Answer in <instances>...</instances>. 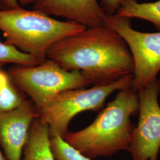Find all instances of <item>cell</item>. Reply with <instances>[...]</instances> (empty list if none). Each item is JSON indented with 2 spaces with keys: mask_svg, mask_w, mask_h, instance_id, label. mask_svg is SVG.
Segmentation results:
<instances>
[{
  "mask_svg": "<svg viewBox=\"0 0 160 160\" xmlns=\"http://www.w3.org/2000/svg\"><path fill=\"white\" fill-rule=\"evenodd\" d=\"M132 78L133 75H129L107 85L69 90L58 94L39 111L40 119L48 126L50 137L63 138L77 114L102 109L110 94L131 86Z\"/></svg>",
  "mask_w": 160,
  "mask_h": 160,
  "instance_id": "obj_5",
  "label": "cell"
},
{
  "mask_svg": "<svg viewBox=\"0 0 160 160\" xmlns=\"http://www.w3.org/2000/svg\"><path fill=\"white\" fill-rule=\"evenodd\" d=\"M33 9L63 17L86 28L105 26L107 16L98 0H34Z\"/></svg>",
  "mask_w": 160,
  "mask_h": 160,
  "instance_id": "obj_9",
  "label": "cell"
},
{
  "mask_svg": "<svg viewBox=\"0 0 160 160\" xmlns=\"http://www.w3.org/2000/svg\"><path fill=\"white\" fill-rule=\"evenodd\" d=\"M50 147L55 160H92L67 143L60 136L50 137Z\"/></svg>",
  "mask_w": 160,
  "mask_h": 160,
  "instance_id": "obj_14",
  "label": "cell"
},
{
  "mask_svg": "<svg viewBox=\"0 0 160 160\" xmlns=\"http://www.w3.org/2000/svg\"><path fill=\"white\" fill-rule=\"evenodd\" d=\"M39 110L26 100L16 109L0 112V145L7 160H21L29 131Z\"/></svg>",
  "mask_w": 160,
  "mask_h": 160,
  "instance_id": "obj_8",
  "label": "cell"
},
{
  "mask_svg": "<svg viewBox=\"0 0 160 160\" xmlns=\"http://www.w3.org/2000/svg\"><path fill=\"white\" fill-rule=\"evenodd\" d=\"M104 24L120 35L131 52L133 61L132 88L138 92L157 78L160 71V32H139L132 28L129 18L116 15H107Z\"/></svg>",
  "mask_w": 160,
  "mask_h": 160,
  "instance_id": "obj_6",
  "label": "cell"
},
{
  "mask_svg": "<svg viewBox=\"0 0 160 160\" xmlns=\"http://www.w3.org/2000/svg\"><path fill=\"white\" fill-rule=\"evenodd\" d=\"M114 15L129 19L137 18L147 20L160 31V0L141 3L137 0H122Z\"/></svg>",
  "mask_w": 160,
  "mask_h": 160,
  "instance_id": "obj_11",
  "label": "cell"
},
{
  "mask_svg": "<svg viewBox=\"0 0 160 160\" xmlns=\"http://www.w3.org/2000/svg\"><path fill=\"white\" fill-rule=\"evenodd\" d=\"M34 0H18L19 4L22 6H28L30 4H33Z\"/></svg>",
  "mask_w": 160,
  "mask_h": 160,
  "instance_id": "obj_17",
  "label": "cell"
},
{
  "mask_svg": "<svg viewBox=\"0 0 160 160\" xmlns=\"http://www.w3.org/2000/svg\"><path fill=\"white\" fill-rule=\"evenodd\" d=\"M8 74L0 67V112H8L21 106L26 100Z\"/></svg>",
  "mask_w": 160,
  "mask_h": 160,
  "instance_id": "obj_12",
  "label": "cell"
},
{
  "mask_svg": "<svg viewBox=\"0 0 160 160\" xmlns=\"http://www.w3.org/2000/svg\"><path fill=\"white\" fill-rule=\"evenodd\" d=\"M138 110V92L128 87L118 92L90 125L68 132L63 139L90 159L128 151L135 128L131 118Z\"/></svg>",
  "mask_w": 160,
  "mask_h": 160,
  "instance_id": "obj_2",
  "label": "cell"
},
{
  "mask_svg": "<svg viewBox=\"0 0 160 160\" xmlns=\"http://www.w3.org/2000/svg\"><path fill=\"white\" fill-rule=\"evenodd\" d=\"M122 0H98L104 12L108 16H113L120 7Z\"/></svg>",
  "mask_w": 160,
  "mask_h": 160,
  "instance_id": "obj_15",
  "label": "cell"
},
{
  "mask_svg": "<svg viewBox=\"0 0 160 160\" xmlns=\"http://www.w3.org/2000/svg\"><path fill=\"white\" fill-rule=\"evenodd\" d=\"M139 120L128 152L132 160H158L160 149V79L138 91Z\"/></svg>",
  "mask_w": 160,
  "mask_h": 160,
  "instance_id": "obj_7",
  "label": "cell"
},
{
  "mask_svg": "<svg viewBox=\"0 0 160 160\" xmlns=\"http://www.w3.org/2000/svg\"><path fill=\"white\" fill-rule=\"evenodd\" d=\"M86 27L71 21H60L49 15L22 7L0 10V30L5 43L24 53L45 61L47 52L53 45Z\"/></svg>",
  "mask_w": 160,
  "mask_h": 160,
  "instance_id": "obj_3",
  "label": "cell"
},
{
  "mask_svg": "<svg viewBox=\"0 0 160 160\" xmlns=\"http://www.w3.org/2000/svg\"><path fill=\"white\" fill-rule=\"evenodd\" d=\"M18 0H0L1 10H8L20 7Z\"/></svg>",
  "mask_w": 160,
  "mask_h": 160,
  "instance_id": "obj_16",
  "label": "cell"
},
{
  "mask_svg": "<svg viewBox=\"0 0 160 160\" xmlns=\"http://www.w3.org/2000/svg\"><path fill=\"white\" fill-rule=\"evenodd\" d=\"M7 71L39 111L62 92L90 86L79 71L66 70L49 59L34 66L14 65Z\"/></svg>",
  "mask_w": 160,
  "mask_h": 160,
  "instance_id": "obj_4",
  "label": "cell"
},
{
  "mask_svg": "<svg viewBox=\"0 0 160 160\" xmlns=\"http://www.w3.org/2000/svg\"><path fill=\"white\" fill-rule=\"evenodd\" d=\"M46 58L66 70L79 71L93 86L107 85L133 72L125 41L106 26L86 28L58 41Z\"/></svg>",
  "mask_w": 160,
  "mask_h": 160,
  "instance_id": "obj_1",
  "label": "cell"
},
{
  "mask_svg": "<svg viewBox=\"0 0 160 160\" xmlns=\"http://www.w3.org/2000/svg\"><path fill=\"white\" fill-rule=\"evenodd\" d=\"M24 160H55L50 147V135L47 124L39 116L34 119L23 150Z\"/></svg>",
  "mask_w": 160,
  "mask_h": 160,
  "instance_id": "obj_10",
  "label": "cell"
},
{
  "mask_svg": "<svg viewBox=\"0 0 160 160\" xmlns=\"http://www.w3.org/2000/svg\"><path fill=\"white\" fill-rule=\"evenodd\" d=\"M41 62L33 56L0 41V67L8 63L20 66H34Z\"/></svg>",
  "mask_w": 160,
  "mask_h": 160,
  "instance_id": "obj_13",
  "label": "cell"
},
{
  "mask_svg": "<svg viewBox=\"0 0 160 160\" xmlns=\"http://www.w3.org/2000/svg\"><path fill=\"white\" fill-rule=\"evenodd\" d=\"M0 160H7L6 158V157H4V155L2 154V152L0 149Z\"/></svg>",
  "mask_w": 160,
  "mask_h": 160,
  "instance_id": "obj_18",
  "label": "cell"
}]
</instances>
